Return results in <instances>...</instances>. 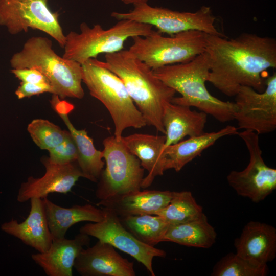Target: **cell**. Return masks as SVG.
Wrapping results in <instances>:
<instances>
[{
  "label": "cell",
  "mask_w": 276,
  "mask_h": 276,
  "mask_svg": "<svg viewBox=\"0 0 276 276\" xmlns=\"http://www.w3.org/2000/svg\"><path fill=\"white\" fill-rule=\"evenodd\" d=\"M205 52L210 64L208 82L224 95L235 96L241 86L265 88L262 74L276 67V40L243 33L231 39L207 34Z\"/></svg>",
  "instance_id": "6da1fadb"
},
{
  "label": "cell",
  "mask_w": 276,
  "mask_h": 276,
  "mask_svg": "<svg viewBox=\"0 0 276 276\" xmlns=\"http://www.w3.org/2000/svg\"><path fill=\"white\" fill-rule=\"evenodd\" d=\"M102 66L122 80L129 95L142 114L147 125L165 134L162 123L165 105L171 102L176 91L153 74L152 69L133 56L128 50L105 54Z\"/></svg>",
  "instance_id": "7a4b0ae2"
},
{
  "label": "cell",
  "mask_w": 276,
  "mask_h": 276,
  "mask_svg": "<svg viewBox=\"0 0 276 276\" xmlns=\"http://www.w3.org/2000/svg\"><path fill=\"white\" fill-rule=\"evenodd\" d=\"M152 71L156 78L181 95L180 97H174L172 103L195 107L221 123L234 120L235 103L216 98L206 88L210 64L205 52L189 62L164 66Z\"/></svg>",
  "instance_id": "3957f363"
},
{
  "label": "cell",
  "mask_w": 276,
  "mask_h": 276,
  "mask_svg": "<svg viewBox=\"0 0 276 276\" xmlns=\"http://www.w3.org/2000/svg\"><path fill=\"white\" fill-rule=\"evenodd\" d=\"M13 69L33 68L48 79L60 98L82 99V66L80 63L60 57L53 49L52 41L45 37H32L24 43L22 49L10 60Z\"/></svg>",
  "instance_id": "277c9868"
},
{
  "label": "cell",
  "mask_w": 276,
  "mask_h": 276,
  "mask_svg": "<svg viewBox=\"0 0 276 276\" xmlns=\"http://www.w3.org/2000/svg\"><path fill=\"white\" fill-rule=\"evenodd\" d=\"M82 82L89 93L107 108L113 120L114 136L118 141L129 127L140 128L147 125L142 114L129 95L122 80L96 58L81 65Z\"/></svg>",
  "instance_id": "5b68a950"
},
{
  "label": "cell",
  "mask_w": 276,
  "mask_h": 276,
  "mask_svg": "<svg viewBox=\"0 0 276 276\" xmlns=\"http://www.w3.org/2000/svg\"><path fill=\"white\" fill-rule=\"evenodd\" d=\"M151 26L122 19L107 29L96 24H80V33L71 31L65 35L62 57L82 64L100 54H112L123 49L125 41L135 36H146L155 31Z\"/></svg>",
  "instance_id": "8992f818"
},
{
  "label": "cell",
  "mask_w": 276,
  "mask_h": 276,
  "mask_svg": "<svg viewBox=\"0 0 276 276\" xmlns=\"http://www.w3.org/2000/svg\"><path fill=\"white\" fill-rule=\"evenodd\" d=\"M206 33L191 30L165 37L155 31L135 36L129 51L152 70L189 62L205 52Z\"/></svg>",
  "instance_id": "52a82bcc"
},
{
  "label": "cell",
  "mask_w": 276,
  "mask_h": 276,
  "mask_svg": "<svg viewBox=\"0 0 276 276\" xmlns=\"http://www.w3.org/2000/svg\"><path fill=\"white\" fill-rule=\"evenodd\" d=\"M103 145L105 168L97 182L96 197L103 201L140 190L145 169L137 157L114 135L104 139Z\"/></svg>",
  "instance_id": "ba28073f"
},
{
  "label": "cell",
  "mask_w": 276,
  "mask_h": 276,
  "mask_svg": "<svg viewBox=\"0 0 276 276\" xmlns=\"http://www.w3.org/2000/svg\"><path fill=\"white\" fill-rule=\"evenodd\" d=\"M111 16L120 20L128 19L155 27L158 32L173 36L179 33L197 30L208 34L226 37L218 31L216 17L211 8L203 6L195 12H179L148 3L134 6L127 12H113Z\"/></svg>",
  "instance_id": "9c48e42d"
},
{
  "label": "cell",
  "mask_w": 276,
  "mask_h": 276,
  "mask_svg": "<svg viewBox=\"0 0 276 276\" xmlns=\"http://www.w3.org/2000/svg\"><path fill=\"white\" fill-rule=\"evenodd\" d=\"M59 16L50 9L48 0H0V26L6 27L10 34L37 29L50 35L63 48L65 35Z\"/></svg>",
  "instance_id": "30bf717a"
},
{
  "label": "cell",
  "mask_w": 276,
  "mask_h": 276,
  "mask_svg": "<svg viewBox=\"0 0 276 276\" xmlns=\"http://www.w3.org/2000/svg\"><path fill=\"white\" fill-rule=\"evenodd\" d=\"M237 135L244 142L249 161L243 170H233L227 176L228 185L240 196L258 203L265 199L276 189V170L268 166L262 157L259 134L243 130Z\"/></svg>",
  "instance_id": "8fae6325"
},
{
  "label": "cell",
  "mask_w": 276,
  "mask_h": 276,
  "mask_svg": "<svg viewBox=\"0 0 276 276\" xmlns=\"http://www.w3.org/2000/svg\"><path fill=\"white\" fill-rule=\"evenodd\" d=\"M265 88L258 92L249 86H241L235 96L234 120L238 128L266 134L276 129V73L266 80Z\"/></svg>",
  "instance_id": "7c38bea8"
},
{
  "label": "cell",
  "mask_w": 276,
  "mask_h": 276,
  "mask_svg": "<svg viewBox=\"0 0 276 276\" xmlns=\"http://www.w3.org/2000/svg\"><path fill=\"white\" fill-rule=\"evenodd\" d=\"M102 208L105 212L104 219L99 222L86 224L80 228L79 232L95 237L130 255L142 263L151 276H155L153 259L156 257H165L166 251L137 240L123 226L119 217L112 210Z\"/></svg>",
  "instance_id": "4fadbf2b"
},
{
  "label": "cell",
  "mask_w": 276,
  "mask_h": 276,
  "mask_svg": "<svg viewBox=\"0 0 276 276\" xmlns=\"http://www.w3.org/2000/svg\"><path fill=\"white\" fill-rule=\"evenodd\" d=\"M41 162L45 172L40 177L30 176L22 182L18 191L17 200L23 203L32 198L43 199L51 193L67 194L80 177H83L77 162L57 164L43 156Z\"/></svg>",
  "instance_id": "5bb4252c"
},
{
  "label": "cell",
  "mask_w": 276,
  "mask_h": 276,
  "mask_svg": "<svg viewBox=\"0 0 276 276\" xmlns=\"http://www.w3.org/2000/svg\"><path fill=\"white\" fill-rule=\"evenodd\" d=\"M74 267L82 276H135L134 263L124 258L110 244L99 241L83 248Z\"/></svg>",
  "instance_id": "9a60e30c"
},
{
  "label": "cell",
  "mask_w": 276,
  "mask_h": 276,
  "mask_svg": "<svg viewBox=\"0 0 276 276\" xmlns=\"http://www.w3.org/2000/svg\"><path fill=\"white\" fill-rule=\"evenodd\" d=\"M236 254L251 263L267 265L276 257V229L269 224L251 221L235 239Z\"/></svg>",
  "instance_id": "2e32d148"
},
{
  "label": "cell",
  "mask_w": 276,
  "mask_h": 276,
  "mask_svg": "<svg viewBox=\"0 0 276 276\" xmlns=\"http://www.w3.org/2000/svg\"><path fill=\"white\" fill-rule=\"evenodd\" d=\"M90 241V236L81 232L72 239H53L48 250L33 254L31 258L48 276H72L76 258Z\"/></svg>",
  "instance_id": "e0dca14e"
},
{
  "label": "cell",
  "mask_w": 276,
  "mask_h": 276,
  "mask_svg": "<svg viewBox=\"0 0 276 276\" xmlns=\"http://www.w3.org/2000/svg\"><path fill=\"white\" fill-rule=\"evenodd\" d=\"M30 210L27 218L22 222L12 219L1 225L6 233L19 239L25 244L38 252H44L49 248L53 238L49 227L42 199H30Z\"/></svg>",
  "instance_id": "ac0fdd59"
},
{
  "label": "cell",
  "mask_w": 276,
  "mask_h": 276,
  "mask_svg": "<svg viewBox=\"0 0 276 276\" xmlns=\"http://www.w3.org/2000/svg\"><path fill=\"white\" fill-rule=\"evenodd\" d=\"M122 141L128 150L140 160L142 167L148 172L141 188L149 187L158 176H162L165 169L163 150L165 135L134 133L122 136Z\"/></svg>",
  "instance_id": "d6986e66"
},
{
  "label": "cell",
  "mask_w": 276,
  "mask_h": 276,
  "mask_svg": "<svg viewBox=\"0 0 276 276\" xmlns=\"http://www.w3.org/2000/svg\"><path fill=\"white\" fill-rule=\"evenodd\" d=\"M207 114L202 111L192 110L190 107L166 103L163 109L162 123L166 136L164 148L181 141L188 136L203 134Z\"/></svg>",
  "instance_id": "ffe728a7"
},
{
  "label": "cell",
  "mask_w": 276,
  "mask_h": 276,
  "mask_svg": "<svg viewBox=\"0 0 276 276\" xmlns=\"http://www.w3.org/2000/svg\"><path fill=\"white\" fill-rule=\"evenodd\" d=\"M172 191L137 190L113 199L99 201L98 205L112 210L119 217L155 214L166 206Z\"/></svg>",
  "instance_id": "44dd1931"
},
{
  "label": "cell",
  "mask_w": 276,
  "mask_h": 276,
  "mask_svg": "<svg viewBox=\"0 0 276 276\" xmlns=\"http://www.w3.org/2000/svg\"><path fill=\"white\" fill-rule=\"evenodd\" d=\"M238 129L227 125L215 132L203 134L181 141L166 147L163 150L165 156V169L180 171L188 163L193 160L206 149L213 145L218 140L227 135L237 134Z\"/></svg>",
  "instance_id": "7402d4cb"
},
{
  "label": "cell",
  "mask_w": 276,
  "mask_h": 276,
  "mask_svg": "<svg viewBox=\"0 0 276 276\" xmlns=\"http://www.w3.org/2000/svg\"><path fill=\"white\" fill-rule=\"evenodd\" d=\"M42 199L53 239L65 237L68 229L78 222H99L105 218V212L102 208H98L90 204L64 208L54 203L47 197Z\"/></svg>",
  "instance_id": "603a6c76"
},
{
  "label": "cell",
  "mask_w": 276,
  "mask_h": 276,
  "mask_svg": "<svg viewBox=\"0 0 276 276\" xmlns=\"http://www.w3.org/2000/svg\"><path fill=\"white\" fill-rule=\"evenodd\" d=\"M56 112L63 120L75 141L78 150L76 162L83 177L94 182H98L105 166V162L102 160V151L96 149L93 139L88 135L85 129L75 128L71 122L67 112Z\"/></svg>",
  "instance_id": "cb8c5ba5"
},
{
  "label": "cell",
  "mask_w": 276,
  "mask_h": 276,
  "mask_svg": "<svg viewBox=\"0 0 276 276\" xmlns=\"http://www.w3.org/2000/svg\"><path fill=\"white\" fill-rule=\"evenodd\" d=\"M217 233L209 223L206 216L181 224L169 225L163 242H172L180 245L209 248L215 243Z\"/></svg>",
  "instance_id": "d4e9b609"
},
{
  "label": "cell",
  "mask_w": 276,
  "mask_h": 276,
  "mask_svg": "<svg viewBox=\"0 0 276 276\" xmlns=\"http://www.w3.org/2000/svg\"><path fill=\"white\" fill-rule=\"evenodd\" d=\"M123 226L137 240L150 246L163 242L169 224L156 215L144 214L119 217Z\"/></svg>",
  "instance_id": "484cf974"
},
{
  "label": "cell",
  "mask_w": 276,
  "mask_h": 276,
  "mask_svg": "<svg viewBox=\"0 0 276 276\" xmlns=\"http://www.w3.org/2000/svg\"><path fill=\"white\" fill-rule=\"evenodd\" d=\"M203 210L188 191H172L169 204L155 215L163 218L169 225L186 223L200 217Z\"/></svg>",
  "instance_id": "4316f807"
},
{
  "label": "cell",
  "mask_w": 276,
  "mask_h": 276,
  "mask_svg": "<svg viewBox=\"0 0 276 276\" xmlns=\"http://www.w3.org/2000/svg\"><path fill=\"white\" fill-rule=\"evenodd\" d=\"M267 265L260 266L245 259L236 253L229 252L214 266L212 276H265Z\"/></svg>",
  "instance_id": "83f0119b"
},
{
  "label": "cell",
  "mask_w": 276,
  "mask_h": 276,
  "mask_svg": "<svg viewBox=\"0 0 276 276\" xmlns=\"http://www.w3.org/2000/svg\"><path fill=\"white\" fill-rule=\"evenodd\" d=\"M27 131L34 143L42 150L49 151L62 142L70 131L49 121L42 119L33 120L27 126Z\"/></svg>",
  "instance_id": "f1b7e54d"
},
{
  "label": "cell",
  "mask_w": 276,
  "mask_h": 276,
  "mask_svg": "<svg viewBox=\"0 0 276 276\" xmlns=\"http://www.w3.org/2000/svg\"><path fill=\"white\" fill-rule=\"evenodd\" d=\"M48 152L49 160L55 164H66L76 162L78 158L77 146L70 132L62 142Z\"/></svg>",
  "instance_id": "f546056e"
},
{
  "label": "cell",
  "mask_w": 276,
  "mask_h": 276,
  "mask_svg": "<svg viewBox=\"0 0 276 276\" xmlns=\"http://www.w3.org/2000/svg\"><path fill=\"white\" fill-rule=\"evenodd\" d=\"M45 93L54 95L53 87L47 83L35 84L21 82L19 86L16 89L15 94L18 99H22Z\"/></svg>",
  "instance_id": "4dcf8cb0"
},
{
  "label": "cell",
  "mask_w": 276,
  "mask_h": 276,
  "mask_svg": "<svg viewBox=\"0 0 276 276\" xmlns=\"http://www.w3.org/2000/svg\"><path fill=\"white\" fill-rule=\"evenodd\" d=\"M11 72L21 82L49 84L48 78L39 71L33 68H24L11 70ZM51 85V84H50Z\"/></svg>",
  "instance_id": "1f68e13d"
},
{
  "label": "cell",
  "mask_w": 276,
  "mask_h": 276,
  "mask_svg": "<svg viewBox=\"0 0 276 276\" xmlns=\"http://www.w3.org/2000/svg\"><path fill=\"white\" fill-rule=\"evenodd\" d=\"M123 3L125 4H131L133 5L134 6L144 4L148 3L149 0H121Z\"/></svg>",
  "instance_id": "d6a6232c"
}]
</instances>
